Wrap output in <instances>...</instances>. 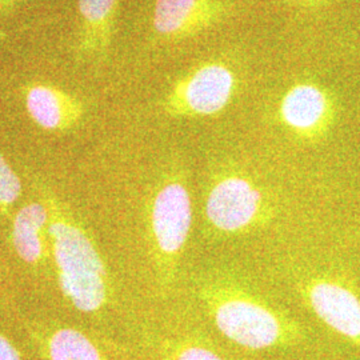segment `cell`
<instances>
[{
  "label": "cell",
  "instance_id": "cell-12",
  "mask_svg": "<svg viewBox=\"0 0 360 360\" xmlns=\"http://www.w3.org/2000/svg\"><path fill=\"white\" fill-rule=\"evenodd\" d=\"M51 360H103L90 339L74 328H62L49 342Z\"/></svg>",
  "mask_w": 360,
  "mask_h": 360
},
{
  "label": "cell",
  "instance_id": "cell-3",
  "mask_svg": "<svg viewBox=\"0 0 360 360\" xmlns=\"http://www.w3.org/2000/svg\"><path fill=\"white\" fill-rule=\"evenodd\" d=\"M150 226L155 254L163 275L171 279L193 226V203L187 186L169 180L155 193Z\"/></svg>",
  "mask_w": 360,
  "mask_h": 360
},
{
  "label": "cell",
  "instance_id": "cell-15",
  "mask_svg": "<svg viewBox=\"0 0 360 360\" xmlns=\"http://www.w3.org/2000/svg\"><path fill=\"white\" fill-rule=\"evenodd\" d=\"M0 360H20V354L13 343L0 334Z\"/></svg>",
  "mask_w": 360,
  "mask_h": 360
},
{
  "label": "cell",
  "instance_id": "cell-14",
  "mask_svg": "<svg viewBox=\"0 0 360 360\" xmlns=\"http://www.w3.org/2000/svg\"><path fill=\"white\" fill-rule=\"evenodd\" d=\"M172 360H224L218 352L196 343L181 345L175 349Z\"/></svg>",
  "mask_w": 360,
  "mask_h": 360
},
{
  "label": "cell",
  "instance_id": "cell-16",
  "mask_svg": "<svg viewBox=\"0 0 360 360\" xmlns=\"http://www.w3.org/2000/svg\"><path fill=\"white\" fill-rule=\"evenodd\" d=\"M22 0H0V13H7L15 10Z\"/></svg>",
  "mask_w": 360,
  "mask_h": 360
},
{
  "label": "cell",
  "instance_id": "cell-4",
  "mask_svg": "<svg viewBox=\"0 0 360 360\" xmlns=\"http://www.w3.org/2000/svg\"><path fill=\"white\" fill-rule=\"evenodd\" d=\"M269 207L260 188L245 176L229 174L211 186L206 198V219L221 235H238L263 223Z\"/></svg>",
  "mask_w": 360,
  "mask_h": 360
},
{
  "label": "cell",
  "instance_id": "cell-11",
  "mask_svg": "<svg viewBox=\"0 0 360 360\" xmlns=\"http://www.w3.org/2000/svg\"><path fill=\"white\" fill-rule=\"evenodd\" d=\"M119 0H79L82 35L79 52L91 56L103 52L111 39Z\"/></svg>",
  "mask_w": 360,
  "mask_h": 360
},
{
  "label": "cell",
  "instance_id": "cell-10",
  "mask_svg": "<svg viewBox=\"0 0 360 360\" xmlns=\"http://www.w3.org/2000/svg\"><path fill=\"white\" fill-rule=\"evenodd\" d=\"M50 208L43 203L22 207L13 223L15 252L27 264H38L44 254V231L49 230Z\"/></svg>",
  "mask_w": 360,
  "mask_h": 360
},
{
  "label": "cell",
  "instance_id": "cell-8",
  "mask_svg": "<svg viewBox=\"0 0 360 360\" xmlns=\"http://www.w3.org/2000/svg\"><path fill=\"white\" fill-rule=\"evenodd\" d=\"M231 10L227 0H156L155 31L167 39L193 37L220 23Z\"/></svg>",
  "mask_w": 360,
  "mask_h": 360
},
{
  "label": "cell",
  "instance_id": "cell-5",
  "mask_svg": "<svg viewBox=\"0 0 360 360\" xmlns=\"http://www.w3.org/2000/svg\"><path fill=\"white\" fill-rule=\"evenodd\" d=\"M236 91V77L229 65L211 62L179 79L165 99L172 117H199L221 112Z\"/></svg>",
  "mask_w": 360,
  "mask_h": 360
},
{
  "label": "cell",
  "instance_id": "cell-9",
  "mask_svg": "<svg viewBox=\"0 0 360 360\" xmlns=\"http://www.w3.org/2000/svg\"><path fill=\"white\" fill-rule=\"evenodd\" d=\"M27 112L46 131H65L77 124L83 115V104L50 84H31L25 92Z\"/></svg>",
  "mask_w": 360,
  "mask_h": 360
},
{
  "label": "cell",
  "instance_id": "cell-17",
  "mask_svg": "<svg viewBox=\"0 0 360 360\" xmlns=\"http://www.w3.org/2000/svg\"><path fill=\"white\" fill-rule=\"evenodd\" d=\"M297 4H302V6H307V7H318L321 6L324 0H292Z\"/></svg>",
  "mask_w": 360,
  "mask_h": 360
},
{
  "label": "cell",
  "instance_id": "cell-6",
  "mask_svg": "<svg viewBox=\"0 0 360 360\" xmlns=\"http://www.w3.org/2000/svg\"><path fill=\"white\" fill-rule=\"evenodd\" d=\"M299 291L323 323L360 347V297L355 291L324 276L303 281Z\"/></svg>",
  "mask_w": 360,
  "mask_h": 360
},
{
  "label": "cell",
  "instance_id": "cell-1",
  "mask_svg": "<svg viewBox=\"0 0 360 360\" xmlns=\"http://www.w3.org/2000/svg\"><path fill=\"white\" fill-rule=\"evenodd\" d=\"M199 299L221 335L240 347H281L300 338V327L294 321L238 284L224 281L203 283Z\"/></svg>",
  "mask_w": 360,
  "mask_h": 360
},
{
  "label": "cell",
  "instance_id": "cell-13",
  "mask_svg": "<svg viewBox=\"0 0 360 360\" xmlns=\"http://www.w3.org/2000/svg\"><path fill=\"white\" fill-rule=\"evenodd\" d=\"M22 195V181L0 153V215H6Z\"/></svg>",
  "mask_w": 360,
  "mask_h": 360
},
{
  "label": "cell",
  "instance_id": "cell-2",
  "mask_svg": "<svg viewBox=\"0 0 360 360\" xmlns=\"http://www.w3.org/2000/svg\"><path fill=\"white\" fill-rule=\"evenodd\" d=\"M49 236L58 282L65 299L80 312L103 307L110 295L108 272L90 235L59 208L50 207Z\"/></svg>",
  "mask_w": 360,
  "mask_h": 360
},
{
  "label": "cell",
  "instance_id": "cell-18",
  "mask_svg": "<svg viewBox=\"0 0 360 360\" xmlns=\"http://www.w3.org/2000/svg\"><path fill=\"white\" fill-rule=\"evenodd\" d=\"M3 39H6V34H3V32H0V41L3 40Z\"/></svg>",
  "mask_w": 360,
  "mask_h": 360
},
{
  "label": "cell",
  "instance_id": "cell-7",
  "mask_svg": "<svg viewBox=\"0 0 360 360\" xmlns=\"http://www.w3.org/2000/svg\"><path fill=\"white\" fill-rule=\"evenodd\" d=\"M334 101L321 86L302 82L284 94L279 105L281 120L297 138L316 141L326 135L334 123Z\"/></svg>",
  "mask_w": 360,
  "mask_h": 360
}]
</instances>
